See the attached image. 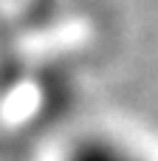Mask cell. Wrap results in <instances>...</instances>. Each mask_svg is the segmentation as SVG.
<instances>
[{
	"label": "cell",
	"mask_w": 158,
	"mask_h": 161,
	"mask_svg": "<svg viewBox=\"0 0 158 161\" xmlns=\"http://www.w3.org/2000/svg\"><path fill=\"white\" fill-rule=\"evenodd\" d=\"M57 161H158L153 156H147L144 150L133 147L124 139L107 136V133H88L74 139Z\"/></svg>",
	"instance_id": "cell-1"
}]
</instances>
